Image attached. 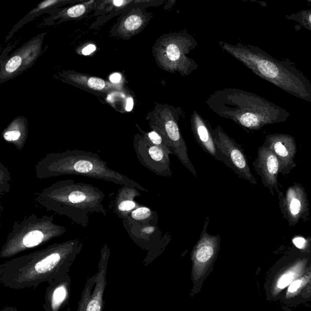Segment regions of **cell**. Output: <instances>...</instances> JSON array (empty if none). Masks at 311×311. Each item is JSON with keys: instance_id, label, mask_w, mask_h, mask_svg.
Masks as SVG:
<instances>
[{"instance_id": "5", "label": "cell", "mask_w": 311, "mask_h": 311, "mask_svg": "<svg viewBox=\"0 0 311 311\" xmlns=\"http://www.w3.org/2000/svg\"><path fill=\"white\" fill-rule=\"evenodd\" d=\"M182 114L179 107L155 103L153 110L147 114L146 118L150 129L164 137L173 155L197 178V172L189 158L188 147L179 129V119Z\"/></svg>"}, {"instance_id": "23", "label": "cell", "mask_w": 311, "mask_h": 311, "mask_svg": "<svg viewBox=\"0 0 311 311\" xmlns=\"http://www.w3.org/2000/svg\"><path fill=\"white\" fill-rule=\"evenodd\" d=\"M136 207V203L131 198L121 202L118 208L119 211L122 212H130L134 210Z\"/></svg>"}, {"instance_id": "13", "label": "cell", "mask_w": 311, "mask_h": 311, "mask_svg": "<svg viewBox=\"0 0 311 311\" xmlns=\"http://www.w3.org/2000/svg\"><path fill=\"white\" fill-rule=\"evenodd\" d=\"M281 202V209L290 222L296 223L306 212V195L299 186H291L288 189L285 197Z\"/></svg>"}, {"instance_id": "28", "label": "cell", "mask_w": 311, "mask_h": 311, "mask_svg": "<svg viewBox=\"0 0 311 311\" xmlns=\"http://www.w3.org/2000/svg\"><path fill=\"white\" fill-rule=\"evenodd\" d=\"M96 50V46L93 44L88 45L86 47L83 49L82 54L84 55H88L93 53V52Z\"/></svg>"}, {"instance_id": "25", "label": "cell", "mask_w": 311, "mask_h": 311, "mask_svg": "<svg viewBox=\"0 0 311 311\" xmlns=\"http://www.w3.org/2000/svg\"><path fill=\"white\" fill-rule=\"evenodd\" d=\"M86 199V196L81 192H74L71 193L69 196V200L73 203H77L84 201Z\"/></svg>"}, {"instance_id": "24", "label": "cell", "mask_w": 311, "mask_h": 311, "mask_svg": "<svg viewBox=\"0 0 311 311\" xmlns=\"http://www.w3.org/2000/svg\"><path fill=\"white\" fill-rule=\"evenodd\" d=\"M294 278L293 274H286L284 275L282 277L280 278L278 280V287L280 289H283V288L289 285V284L292 283Z\"/></svg>"}, {"instance_id": "4", "label": "cell", "mask_w": 311, "mask_h": 311, "mask_svg": "<svg viewBox=\"0 0 311 311\" xmlns=\"http://www.w3.org/2000/svg\"><path fill=\"white\" fill-rule=\"evenodd\" d=\"M197 47V41L186 30L171 32L157 39L152 53L161 70L188 76L199 67L194 59L188 56Z\"/></svg>"}, {"instance_id": "6", "label": "cell", "mask_w": 311, "mask_h": 311, "mask_svg": "<svg viewBox=\"0 0 311 311\" xmlns=\"http://www.w3.org/2000/svg\"><path fill=\"white\" fill-rule=\"evenodd\" d=\"M212 132L217 147L218 160L233 170L240 178L247 180L252 184H257L241 147L229 137L220 126L212 129Z\"/></svg>"}, {"instance_id": "29", "label": "cell", "mask_w": 311, "mask_h": 311, "mask_svg": "<svg viewBox=\"0 0 311 311\" xmlns=\"http://www.w3.org/2000/svg\"><path fill=\"white\" fill-rule=\"evenodd\" d=\"M110 80L113 84H119L122 80V76L118 73H113L110 76Z\"/></svg>"}, {"instance_id": "26", "label": "cell", "mask_w": 311, "mask_h": 311, "mask_svg": "<svg viewBox=\"0 0 311 311\" xmlns=\"http://www.w3.org/2000/svg\"><path fill=\"white\" fill-rule=\"evenodd\" d=\"M20 136L21 133L19 131L11 130L5 133L4 137L8 141H15V140H18Z\"/></svg>"}, {"instance_id": "14", "label": "cell", "mask_w": 311, "mask_h": 311, "mask_svg": "<svg viewBox=\"0 0 311 311\" xmlns=\"http://www.w3.org/2000/svg\"><path fill=\"white\" fill-rule=\"evenodd\" d=\"M146 8L143 6H137L123 17L119 26L120 34L130 38L145 29L153 17L152 13L147 12Z\"/></svg>"}, {"instance_id": "2", "label": "cell", "mask_w": 311, "mask_h": 311, "mask_svg": "<svg viewBox=\"0 0 311 311\" xmlns=\"http://www.w3.org/2000/svg\"><path fill=\"white\" fill-rule=\"evenodd\" d=\"M205 103L219 117L234 121L248 131L285 122L290 115L287 110L263 97L233 88L215 91Z\"/></svg>"}, {"instance_id": "16", "label": "cell", "mask_w": 311, "mask_h": 311, "mask_svg": "<svg viewBox=\"0 0 311 311\" xmlns=\"http://www.w3.org/2000/svg\"><path fill=\"white\" fill-rule=\"evenodd\" d=\"M132 217L136 221L144 222L146 224H154L158 222L156 213L145 206L134 210L132 213Z\"/></svg>"}, {"instance_id": "17", "label": "cell", "mask_w": 311, "mask_h": 311, "mask_svg": "<svg viewBox=\"0 0 311 311\" xmlns=\"http://www.w3.org/2000/svg\"><path fill=\"white\" fill-rule=\"evenodd\" d=\"M140 132L142 133L143 138L145 139L147 142L153 144L156 146H158L161 148L162 150L168 153L169 155H173V153L170 150V146L167 140L165 139L161 135L156 131L152 130L151 132H143L140 130Z\"/></svg>"}, {"instance_id": "15", "label": "cell", "mask_w": 311, "mask_h": 311, "mask_svg": "<svg viewBox=\"0 0 311 311\" xmlns=\"http://www.w3.org/2000/svg\"><path fill=\"white\" fill-rule=\"evenodd\" d=\"M68 78L74 84L82 85L84 87L93 91L103 92L114 90L112 85L100 78L85 76L78 74H69Z\"/></svg>"}, {"instance_id": "32", "label": "cell", "mask_w": 311, "mask_h": 311, "mask_svg": "<svg viewBox=\"0 0 311 311\" xmlns=\"http://www.w3.org/2000/svg\"><path fill=\"white\" fill-rule=\"evenodd\" d=\"M0 311H18V310L16 307L7 306L3 307V308Z\"/></svg>"}, {"instance_id": "20", "label": "cell", "mask_w": 311, "mask_h": 311, "mask_svg": "<svg viewBox=\"0 0 311 311\" xmlns=\"http://www.w3.org/2000/svg\"><path fill=\"white\" fill-rule=\"evenodd\" d=\"M23 65L24 64H23V57L21 55H15L6 62L4 72H3L2 75L5 74L6 76H11V75L17 73Z\"/></svg>"}, {"instance_id": "7", "label": "cell", "mask_w": 311, "mask_h": 311, "mask_svg": "<svg viewBox=\"0 0 311 311\" xmlns=\"http://www.w3.org/2000/svg\"><path fill=\"white\" fill-rule=\"evenodd\" d=\"M107 267L108 257L105 254L101 257L97 273L87 280L77 311H103L104 294L108 284Z\"/></svg>"}, {"instance_id": "1", "label": "cell", "mask_w": 311, "mask_h": 311, "mask_svg": "<svg viewBox=\"0 0 311 311\" xmlns=\"http://www.w3.org/2000/svg\"><path fill=\"white\" fill-rule=\"evenodd\" d=\"M223 50L262 79L281 90L311 103V82L296 64L289 58L278 59L259 47L250 44L219 42Z\"/></svg>"}, {"instance_id": "31", "label": "cell", "mask_w": 311, "mask_h": 311, "mask_svg": "<svg viewBox=\"0 0 311 311\" xmlns=\"http://www.w3.org/2000/svg\"><path fill=\"white\" fill-rule=\"evenodd\" d=\"M133 107V100L132 98H129L127 100L126 109L127 111H130Z\"/></svg>"}, {"instance_id": "8", "label": "cell", "mask_w": 311, "mask_h": 311, "mask_svg": "<svg viewBox=\"0 0 311 311\" xmlns=\"http://www.w3.org/2000/svg\"><path fill=\"white\" fill-rule=\"evenodd\" d=\"M136 149L140 162L156 175L171 177L169 155L158 146L147 142L141 136L136 139Z\"/></svg>"}, {"instance_id": "22", "label": "cell", "mask_w": 311, "mask_h": 311, "mask_svg": "<svg viewBox=\"0 0 311 311\" xmlns=\"http://www.w3.org/2000/svg\"><path fill=\"white\" fill-rule=\"evenodd\" d=\"M74 170L79 173H89L93 170V165L87 160H79L74 165Z\"/></svg>"}, {"instance_id": "10", "label": "cell", "mask_w": 311, "mask_h": 311, "mask_svg": "<svg viewBox=\"0 0 311 311\" xmlns=\"http://www.w3.org/2000/svg\"><path fill=\"white\" fill-rule=\"evenodd\" d=\"M255 170L261 176L263 184L273 192L278 190L277 177L280 172L279 160L266 144L258 150V158L254 163Z\"/></svg>"}, {"instance_id": "9", "label": "cell", "mask_w": 311, "mask_h": 311, "mask_svg": "<svg viewBox=\"0 0 311 311\" xmlns=\"http://www.w3.org/2000/svg\"><path fill=\"white\" fill-rule=\"evenodd\" d=\"M265 144L279 160L280 172H289L295 165L294 159L297 147L292 136L285 134H275L266 137Z\"/></svg>"}, {"instance_id": "3", "label": "cell", "mask_w": 311, "mask_h": 311, "mask_svg": "<svg viewBox=\"0 0 311 311\" xmlns=\"http://www.w3.org/2000/svg\"><path fill=\"white\" fill-rule=\"evenodd\" d=\"M76 252L52 250L6 262L0 266L2 285L14 290L37 288L49 284L70 273Z\"/></svg>"}, {"instance_id": "30", "label": "cell", "mask_w": 311, "mask_h": 311, "mask_svg": "<svg viewBox=\"0 0 311 311\" xmlns=\"http://www.w3.org/2000/svg\"><path fill=\"white\" fill-rule=\"evenodd\" d=\"M301 284H302V281L300 280L294 281V282L291 284L288 291H289V292L290 293H294L295 291H296L298 289H299Z\"/></svg>"}, {"instance_id": "18", "label": "cell", "mask_w": 311, "mask_h": 311, "mask_svg": "<svg viewBox=\"0 0 311 311\" xmlns=\"http://www.w3.org/2000/svg\"><path fill=\"white\" fill-rule=\"evenodd\" d=\"M285 17L288 20L296 22L304 29L311 31V9L302 10L296 14L286 15Z\"/></svg>"}, {"instance_id": "27", "label": "cell", "mask_w": 311, "mask_h": 311, "mask_svg": "<svg viewBox=\"0 0 311 311\" xmlns=\"http://www.w3.org/2000/svg\"><path fill=\"white\" fill-rule=\"evenodd\" d=\"M293 243L297 247L303 248L306 243V240L302 237H296L293 239Z\"/></svg>"}, {"instance_id": "19", "label": "cell", "mask_w": 311, "mask_h": 311, "mask_svg": "<svg viewBox=\"0 0 311 311\" xmlns=\"http://www.w3.org/2000/svg\"><path fill=\"white\" fill-rule=\"evenodd\" d=\"M44 235L42 232L34 231L29 232L23 239V245L26 248H32L40 244L44 240Z\"/></svg>"}, {"instance_id": "12", "label": "cell", "mask_w": 311, "mask_h": 311, "mask_svg": "<svg viewBox=\"0 0 311 311\" xmlns=\"http://www.w3.org/2000/svg\"><path fill=\"white\" fill-rule=\"evenodd\" d=\"M191 123L192 133L196 142L205 153L218 160L217 147L212 135L211 127L196 111H194L192 114Z\"/></svg>"}, {"instance_id": "11", "label": "cell", "mask_w": 311, "mask_h": 311, "mask_svg": "<svg viewBox=\"0 0 311 311\" xmlns=\"http://www.w3.org/2000/svg\"><path fill=\"white\" fill-rule=\"evenodd\" d=\"M71 278L70 275L62 277L49 284L46 289L45 311H60L67 305L71 297Z\"/></svg>"}, {"instance_id": "21", "label": "cell", "mask_w": 311, "mask_h": 311, "mask_svg": "<svg viewBox=\"0 0 311 311\" xmlns=\"http://www.w3.org/2000/svg\"><path fill=\"white\" fill-rule=\"evenodd\" d=\"M87 11V7L84 5H78L68 9L65 12V17L68 18H78L83 15Z\"/></svg>"}]
</instances>
